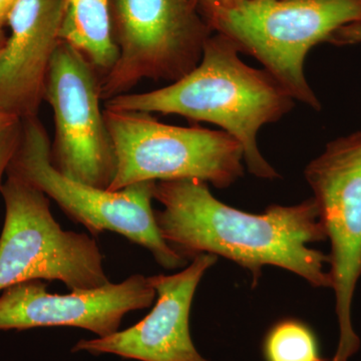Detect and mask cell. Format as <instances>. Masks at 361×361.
<instances>
[{"label": "cell", "instance_id": "5b68a950", "mask_svg": "<svg viewBox=\"0 0 361 361\" xmlns=\"http://www.w3.org/2000/svg\"><path fill=\"white\" fill-rule=\"evenodd\" d=\"M116 155L109 191L148 180L197 179L227 188L244 174V151L224 130L177 127L151 114L104 109Z\"/></svg>", "mask_w": 361, "mask_h": 361}, {"label": "cell", "instance_id": "8fae6325", "mask_svg": "<svg viewBox=\"0 0 361 361\" xmlns=\"http://www.w3.org/2000/svg\"><path fill=\"white\" fill-rule=\"evenodd\" d=\"M217 260V256L203 253L182 272L149 277L158 299L149 315L111 336L82 339L71 353L114 355L140 361H210L195 348L189 317L197 287Z\"/></svg>", "mask_w": 361, "mask_h": 361}, {"label": "cell", "instance_id": "9c48e42d", "mask_svg": "<svg viewBox=\"0 0 361 361\" xmlns=\"http://www.w3.org/2000/svg\"><path fill=\"white\" fill-rule=\"evenodd\" d=\"M44 99L54 111L51 163L61 174L108 190L116 155L101 108V78L75 47L61 42L52 56Z\"/></svg>", "mask_w": 361, "mask_h": 361}, {"label": "cell", "instance_id": "4fadbf2b", "mask_svg": "<svg viewBox=\"0 0 361 361\" xmlns=\"http://www.w3.org/2000/svg\"><path fill=\"white\" fill-rule=\"evenodd\" d=\"M111 0H63L61 42L80 51L102 75L115 65Z\"/></svg>", "mask_w": 361, "mask_h": 361}, {"label": "cell", "instance_id": "ac0fdd59", "mask_svg": "<svg viewBox=\"0 0 361 361\" xmlns=\"http://www.w3.org/2000/svg\"><path fill=\"white\" fill-rule=\"evenodd\" d=\"M18 1V0H0V26L7 20L9 13Z\"/></svg>", "mask_w": 361, "mask_h": 361}, {"label": "cell", "instance_id": "2e32d148", "mask_svg": "<svg viewBox=\"0 0 361 361\" xmlns=\"http://www.w3.org/2000/svg\"><path fill=\"white\" fill-rule=\"evenodd\" d=\"M240 1L241 0H193L195 6L205 13L206 18H208V25L214 16H217L221 11L231 8Z\"/></svg>", "mask_w": 361, "mask_h": 361}, {"label": "cell", "instance_id": "5bb4252c", "mask_svg": "<svg viewBox=\"0 0 361 361\" xmlns=\"http://www.w3.org/2000/svg\"><path fill=\"white\" fill-rule=\"evenodd\" d=\"M263 353L266 361H325L314 332L295 319L282 320L267 332Z\"/></svg>", "mask_w": 361, "mask_h": 361}, {"label": "cell", "instance_id": "7c38bea8", "mask_svg": "<svg viewBox=\"0 0 361 361\" xmlns=\"http://www.w3.org/2000/svg\"><path fill=\"white\" fill-rule=\"evenodd\" d=\"M63 0H18L7 18L11 35L0 51V110L37 116L47 73L61 44Z\"/></svg>", "mask_w": 361, "mask_h": 361}, {"label": "cell", "instance_id": "7a4b0ae2", "mask_svg": "<svg viewBox=\"0 0 361 361\" xmlns=\"http://www.w3.org/2000/svg\"><path fill=\"white\" fill-rule=\"evenodd\" d=\"M239 52L218 33L207 39L200 63L185 77L161 89L111 97L104 108L179 115L217 125L240 142L252 175L275 179L279 175L261 154L258 133L288 114L294 99L267 71L245 65Z\"/></svg>", "mask_w": 361, "mask_h": 361}, {"label": "cell", "instance_id": "3957f363", "mask_svg": "<svg viewBox=\"0 0 361 361\" xmlns=\"http://www.w3.org/2000/svg\"><path fill=\"white\" fill-rule=\"evenodd\" d=\"M360 20L361 0H241L209 25L260 61L294 99L318 111L319 101L304 73L306 56Z\"/></svg>", "mask_w": 361, "mask_h": 361}, {"label": "cell", "instance_id": "30bf717a", "mask_svg": "<svg viewBox=\"0 0 361 361\" xmlns=\"http://www.w3.org/2000/svg\"><path fill=\"white\" fill-rule=\"evenodd\" d=\"M47 287L44 280H28L4 288L0 330L68 326L106 337L118 331L126 314L149 307L157 296L149 277L142 274L63 295L49 293Z\"/></svg>", "mask_w": 361, "mask_h": 361}, {"label": "cell", "instance_id": "6da1fadb", "mask_svg": "<svg viewBox=\"0 0 361 361\" xmlns=\"http://www.w3.org/2000/svg\"><path fill=\"white\" fill-rule=\"evenodd\" d=\"M154 200L164 208L155 212L161 236L186 260L203 253L229 259L250 271L255 285L264 266H276L331 288L329 256L310 246L327 239L313 198L246 213L216 199L203 180L183 179L156 182Z\"/></svg>", "mask_w": 361, "mask_h": 361}, {"label": "cell", "instance_id": "e0dca14e", "mask_svg": "<svg viewBox=\"0 0 361 361\" xmlns=\"http://www.w3.org/2000/svg\"><path fill=\"white\" fill-rule=\"evenodd\" d=\"M330 42L337 44H361V20L341 28Z\"/></svg>", "mask_w": 361, "mask_h": 361}, {"label": "cell", "instance_id": "9a60e30c", "mask_svg": "<svg viewBox=\"0 0 361 361\" xmlns=\"http://www.w3.org/2000/svg\"><path fill=\"white\" fill-rule=\"evenodd\" d=\"M23 128V118L0 110V188L2 177L20 147Z\"/></svg>", "mask_w": 361, "mask_h": 361}, {"label": "cell", "instance_id": "277c9868", "mask_svg": "<svg viewBox=\"0 0 361 361\" xmlns=\"http://www.w3.org/2000/svg\"><path fill=\"white\" fill-rule=\"evenodd\" d=\"M6 174L16 176L44 192L92 236L115 232L151 252L166 269L187 265L188 260L178 255L159 231L152 207L155 180L109 191L66 177L52 165L51 142L37 116L23 120L20 147Z\"/></svg>", "mask_w": 361, "mask_h": 361}, {"label": "cell", "instance_id": "ba28073f", "mask_svg": "<svg viewBox=\"0 0 361 361\" xmlns=\"http://www.w3.org/2000/svg\"><path fill=\"white\" fill-rule=\"evenodd\" d=\"M304 175L331 245L329 274L339 327L331 361H348L360 348L351 306L361 276V132L329 142Z\"/></svg>", "mask_w": 361, "mask_h": 361}, {"label": "cell", "instance_id": "52a82bcc", "mask_svg": "<svg viewBox=\"0 0 361 361\" xmlns=\"http://www.w3.org/2000/svg\"><path fill=\"white\" fill-rule=\"evenodd\" d=\"M193 0H115L118 56L101 77L104 102L128 94L144 78L177 82L194 70L210 37Z\"/></svg>", "mask_w": 361, "mask_h": 361}, {"label": "cell", "instance_id": "8992f818", "mask_svg": "<svg viewBox=\"0 0 361 361\" xmlns=\"http://www.w3.org/2000/svg\"><path fill=\"white\" fill-rule=\"evenodd\" d=\"M0 188L6 205L0 235V291L28 280L59 281L71 291L110 283L104 255L85 233L65 231L49 197L13 175Z\"/></svg>", "mask_w": 361, "mask_h": 361}, {"label": "cell", "instance_id": "d6986e66", "mask_svg": "<svg viewBox=\"0 0 361 361\" xmlns=\"http://www.w3.org/2000/svg\"><path fill=\"white\" fill-rule=\"evenodd\" d=\"M4 44H6V40L4 39V37H2L1 32H0V51H1Z\"/></svg>", "mask_w": 361, "mask_h": 361}]
</instances>
